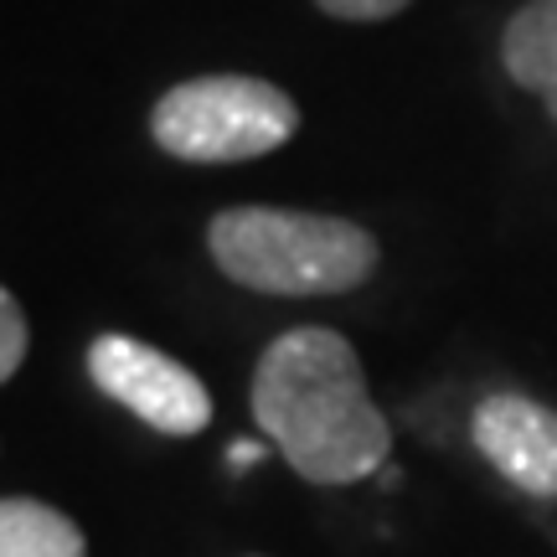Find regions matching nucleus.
Listing matches in <instances>:
<instances>
[{
	"label": "nucleus",
	"mask_w": 557,
	"mask_h": 557,
	"mask_svg": "<svg viewBox=\"0 0 557 557\" xmlns=\"http://www.w3.org/2000/svg\"><path fill=\"white\" fill-rule=\"evenodd\" d=\"M253 418L289 470L310 485H351L393 455V423L367 393L351 341L325 325H295L253 367Z\"/></svg>",
	"instance_id": "nucleus-1"
},
{
	"label": "nucleus",
	"mask_w": 557,
	"mask_h": 557,
	"mask_svg": "<svg viewBox=\"0 0 557 557\" xmlns=\"http://www.w3.org/2000/svg\"><path fill=\"white\" fill-rule=\"evenodd\" d=\"M207 248L233 284L278 299L351 295L382 259L361 222L295 207H227L207 227Z\"/></svg>",
	"instance_id": "nucleus-2"
},
{
	"label": "nucleus",
	"mask_w": 557,
	"mask_h": 557,
	"mask_svg": "<svg viewBox=\"0 0 557 557\" xmlns=\"http://www.w3.org/2000/svg\"><path fill=\"white\" fill-rule=\"evenodd\" d=\"M299 129V103L269 78L207 73L165 88L150 109V139L191 165H233L278 150Z\"/></svg>",
	"instance_id": "nucleus-3"
},
{
	"label": "nucleus",
	"mask_w": 557,
	"mask_h": 557,
	"mask_svg": "<svg viewBox=\"0 0 557 557\" xmlns=\"http://www.w3.org/2000/svg\"><path fill=\"white\" fill-rule=\"evenodd\" d=\"M88 377L103 398L124 403L129 413L145 418L160 434L191 438L212 423V393L201 387L197 372L135 336L103 331L88 346Z\"/></svg>",
	"instance_id": "nucleus-4"
},
{
	"label": "nucleus",
	"mask_w": 557,
	"mask_h": 557,
	"mask_svg": "<svg viewBox=\"0 0 557 557\" xmlns=\"http://www.w3.org/2000/svg\"><path fill=\"white\" fill-rule=\"evenodd\" d=\"M475 449L517 491L557 500V413L521 393H491L470 418Z\"/></svg>",
	"instance_id": "nucleus-5"
},
{
	"label": "nucleus",
	"mask_w": 557,
	"mask_h": 557,
	"mask_svg": "<svg viewBox=\"0 0 557 557\" xmlns=\"http://www.w3.org/2000/svg\"><path fill=\"white\" fill-rule=\"evenodd\" d=\"M500 67L517 88L537 94L557 124V0H527L500 32Z\"/></svg>",
	"instance_id": "nucleus-6"
},
{
	"label": "nucleus",
	"mask_w": 557,
	"mask_h": 557,
	"mask_svg": "<svg viewBox=\"0 0 557 557\" xmlns=\"http://www.w3.org/2000/svg\"><path fill=\"white\" fill-rule=\"evenodd\" d=\"M0 557H88L73 521L32 496L0 500Z\"/></svg>",
	"instance_id": "nucleus-7"
},
{
	"label": "nucleus",
	"mask_w": 557,
	"mask_h": 557,
	"mask_svg": "<svg viewBox=\"0 0 557 557\" xmlns=\"http://www.w3.org/2000/svg\"><path fill=\"white\" fill-rule=\"evenodd\" d=\"M26 315H21V299L11 289H0V377L11 382L21 372V361H26Z\"/></svg>",
	"instance_id": "nucleus-8"
},
{
	"label": "nucleus",
	"mask_w": 557,
	"mask_h": 557,
	"mask_svg": "<svg viewBox=\"0 0 557 557\" xmlns=\"http://www.w3.org/2000/svg\"><path fill=\"white\" fill-rule=\"evenodd\" d=\"M315 5L336 21H393V16H403L413 0H315Z\"/></svg>",
	"instance_id": "nucleus-9"
},
{
	"label": "nucleus",
	"mask_w": 557,
	"mask_h": 557,
	"mask_svg": "<svg viewBox=\"0 0 557 557\" xmlns=\"http://www.w3.org/2000/svg\"><path fill=\"white\" fill-rule=\"evenodd\" d=\"M259 459H263V444H248V438H243V444L227 449V470H248V465H259Z\"/></svg>",
	"instance_id": "nucleus-10"
}]
</instances>
